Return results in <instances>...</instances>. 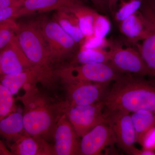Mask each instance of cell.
Instances as JSON below:
<instances>
[{
    "mask_svg": "<svg viewBox=\"0 0 155 155\" xmlns=\"http://www.w3.org/2000/svg\"><path fill=\"white\" fill-rule=\"evenodd\" d=\"M36 84L24 86L25 93L18 98L24 106L22 115L26 133L47 140L53 137L56 124L64 114L67 104L56 101L40 91Z\"/></svg>",
    "mask_w": 155,
    "mask_h": 155,
    "instance_id": "cell-1",
    "label": "cell"
},
{
    "mask_svg": "<svg viewBox=\"0 0 155 155\" xmlns=\"http://www.w3.org/2000/svg\"><path fill=\"white\" fill-rule=\"evenodd\" d=\"M142 77L124 74L114 81L103 100L105 118L118 110L129 113L144 110L155 114V81Z\"/></svg>",
    "mask_w": 155,
    "mask_h": 155,
    "instance_id": "cell-2",
    "label": "cell"
},
{
    "mask_svg": "<svg viewBox=\"0 0 155 155\" xmlns=\"http://www.w3.org/2000/svg\"><path fill=\"white\" fill-rule=\"evenodd\" d=\"M46 41L51 64L72 58L80 46L54 20L41 18L37 21Z\"/></svg>",
    "mask_w": 155,
    "mask_h": 155,
    "instance_id": "cell-3",
    "label": "cell"
},
{
    "mask_svg": "<svg viewBox=\"0 0 155 155\" xmlns=\"http://www.w3.org/2000/svg\"><path fill=\"white\" fill-rule=\"evenodd\" d=\"M16 35L25 55L34 65L50 68L48 48L37 22L18 24Z\"/></svg>",
    "mask_w": 155,
    "mask_h": 155,
    "instance_id": "cell-4",
    "label": "cell"
},
{
    "mask_svg": "<svg viewBox=\"0 0 155 155\" xmlns=\"http://www.w3.org/2000/svg\"><path fill=\"white\" fill-rule=\"evenodd\" d=\"M54 74L64 82L84 81L101 83H110L124 75L110 62L69 65L59 69Z\"/></svg>",
    "mask_w": 155,
    "mask_h": 155,
    "instance_id": "cell-5",
    "label": "cell"
},
{
    "mask_svg": "<svg viewBox=\"0 0 155 155\" xmlns=\"http://www.w3.org/2000/svg\"><path fill=\"white\" fill-rule=\"evenodd\" d=\"M104 107L103 101L89 105L67 106L64 114L78 135L82 137L97 125L107 122L104 114Z\"/></svg>",
    "mask_w": 155,
    "mask_h": 155,
    "instance_id": "cell-6",
    "label": "cell"
},
{
    "mask_svg": "<svg viewBox=\"0 0 155 155\" xmlns=\"http://www.w3.org/2000/svg\"><path fill=\"white\" fill-rule=\"evenodd\" d=\"M106 118L115 134L118 146L128 154L140 155L141 150L134 146L136 135L130 113L124 110H116L108 114Z\"/></svg>",
    "mask_w": 155,
    "mask_h": 155,
    "instance_id": "cell-7",
    "label": "cell"
},
{
    "mask_svg": "<svg viewBox=\"0 0 155 155\" xmlns=\"http://www.w3.org/2000/svg\"><path fill=\"white\" fill-rule=\"evenodd\" d=\"M109 51V62L121 73L140 77L152 76L137 49L110 44Z\"/></svg>",
    "mask_w": 155,
    "mask_h": 155,
    "instance_id": "cell-8",
    "label": "cell"
},
{
    "mask_svg": "<svg viewBox=\"0 0 155 155\" xmlns=\"http://www.w3.org/2000/svg\"><path fill=\"white\" fill-rule=\"evenodd\" d=\"M65 82L67 84V106L89 105L103 101L110 84L84 81Z\"/></svg>",
    "mask_w": 155,
    "mask_h": 155,
    "instance_id": "cell-9",
    "label": "cell"
},
{
    "mask_svg": "<svg viewBox=\"0 0 155 155\" xmlns=\"http://www.w3.org/2000/svg\"><path fill=\"white\" fill-rule=\"evenodd\" d=\"M139 11L145 20L147 33L141 43L136 44L137 50L155 77V8L150 0L144 1Z\"/></svg>",
    "mask_w": 155,
    "mask_h": 155,
    "instance_id": "cell-10",
    "label": "cell"
},
{
    "mask_svg": "<svg viewBox=\"0 0 155 155\" xmlns=\"http://www.w3.org/2000/svg\"><path fill=\"white\" fill-rule=\"evenodd\" d=\"M53 137L55 141L54 155H80V137L65 114L57 122Z\"/></svg>",
    "mask_w": 155,
    "mask_h": 155,
    "instance_id": "cell-11",
    "label": "cell"
},
{
    "mask_svg": "<svg viewBox=\"0 0 155 155\" xmlns=\"http://www.w3.org/2000/svg\"><path fill=\"white\" fill-rule=\"evenodd\" d=\"M114 131L107 122L94 127L81 137L80 155H99L106 147L116 143Z\"/></svg>",
    "mask_w": 155,
    "mask_h": 155,
    "instance_id": "cell-12",
    "label": "cell"
},
{
    "mask_svg": "<svg viewBox=\"0 0 155 155\" xmlns=\"http://www.w3.org/2000/svg\"><path fill=\"white\" fill-rule=\"evenodd\" d=\"M34 65L23 52L15 35L10 43L1 50V75L16 74L25 71Z\"/></svg>",
    "mask_w": 155,
    "mask_h": 155,
    "instance_id": "cell-13",
    "label": "cell"
},
{
    "mask_svg": "<svg viewBox=\"0 0 155 155\" xmlns=\"http://www.w3.org/2000/svg\"><path fill=\"white\" fill-rule=\"evenodd\" d=\"M52 75L51 68L35 65L19 73L1 75V84L14 95L25 85L35 84L38 81H48Z\"/></svg>",
    "mask_w": 155,
    "mask_h": 155,
    "instance_id": "cell-14",
    "label": "cell"
},
{
    "mask_svg": "<svg viewBox=\"0 0 155 155\" xmlns=\"http://www.w3.org/2000/svg\"><path fill=\"white\" fill-rule=\"evenodd\" d=\"M7 142L13 155H54V147H51L47 140L26 132Z\"/></svg>",
    "mask_w": 155,
    "mask_h": 155,
    "instance_id": "cell-15",
    "label": "cell"
},
{
    "mask_svg": "<svg viewBox=\"0 0 155 155\" xmlns=\"http://www.w3.org/2000/svg\"><path fill=\"white\" fill-rule=\"evenodd\" d=\"M78 0H25L21 2L14 19L31 14H41L63 8H70Z\"/></svg>",
    "mask_w": 155,
    "mask_h": 155,
    "instance_id": "cell-16",
    "label": "cell"
},
{
    "mask_svg": "<svg viewBox=\"0 0 155 155\" xmlns=\"http://www.w3.org/2000/svg\"><path fill=\"white\" fill-rule=\"evenodd\" d=\"M120 31L132 44L144 39L147 33L145 20L139 11L119 23Z\"/></svg>",
    "mask_w": 155,
    "mask_h": 155,
    "instance_id": "cell-17",
    "label": "cell"
},
{
    "mask_svg": "<svg viewBox=\"0 0 155 155\" xmlns=\"http://www.w3.org/2000/svg\"><path fill=\"white\" fill-rule=\"evenodd\" d=\"M55 11L53 19L81 46L85 37L81 30L77 17L69 8H63Z\"/></svg>",
    "mask_w": 155,
    "mask_h": 155,
    "instance_id": "cell-18",
    "label": "cell"
},
{
    "mask_svg": "<svg viewBox=\"0 0 155 155\" xmlns=\"http://www.w3.org/2000/svg\"><path fill=\"white\" fill-rule=\"evenodd\" d=\"M131 119L136 135V142L143 146L148 133L155 127V114L140 110L132 113Z\"/></svg>",
    "mask_w": 155,
    "mask_h": 155,
    "instance_id": "cell-19",
    "label": "cell"
},
{
    "mask_svg": "<svg viewBox=\"0 0 155 155\" xmlns=\"http://www.w3.org/2000/svg\"><path fill=\"white\" fill-rule=\"evenodd\" d=\"M0 132L7 141L13 140L26 132L22 114L19 112H14L1 120Z\"/></svg>",
    "mask_w": 155,
    "mask_h": 155,
    "instance_id": "cell-20",
    "label": "cell"
},
{
    "mask_svg": "<svg viewBox=\"0 0 155 155\" xmlns=\"http://www.w3.org/2000/svg\"><path fill=\"white\" fill-rule=\"evenodd\" d=\"M69 9L77 17L79 26L85 37L94 35V24L95 19L99 13L78 2Z\"/></svg>",
    "mask_w": 155,
    "mask_h": 155,
    "instance_id": "cell-21",
    "label": "cell"
},
{
    "mask_svg": "<svg viewBox=\"0 0 155 155\" xmlns=\"http://www.w3.org/2000/svg\"><path fill=\"white\" fill-rule=\"evenodd\" d=\"M110 53L104 49H80L73 58L70 65L105 63L109 62Z\"/></svg>",
    "mask_w": 155,
    "mask_h": 155,
    "instance_id": "cell-22",
    "label": "cell"
},
{
    "mask_svg": "<svg viewBox=\"0 0 155 155\" xmlns=\"http://www.w3.org/2000/svg\"><path fill=\"white\" fill-rule=\"evenodd\" d=\"M143 2L142 0H122L119 9L114 12L116 21L119 23L136 13L141 8Z\"/></svg>",
    "mask_w": 155,
    "mask_h": 155,
    "instance_id": "cell-23",
    "label": "cell"
},
{
    "mask_svg": "<svg viewBox=\"0 0 155 155\" xmlns=\"http://www.w3.org/2000/svg\"><path fill=\"white\" fill-rule=\"evenodd\" d=\"M13 95L8 89L0 84V119L8 116L14 110Z\"/></svg>",
    "mask_w": 155,
    "mask_h": 155,
    "instance_id": "cell-24",
    "label": "cell"
},
{
    "mask_svg": "<svg viewBox=\"0 0 155 155\" xmlns=\"http://www.w3.org/2000/svg\"><path fill=\"white\" fill-rule=\"evenodd\" d=\"M14 19L6 20L0 24V49L2 50L8 44L16 35L18 24Z\"/></svg>",
    "mask_w": 155,
    "mask_h": 155,
    "instance_id": "cell-25",
    "label": "cell"
},
{
    "mask_svg": "<svg viewBox=\"0 0 155 155\" xmlns=\"http://www.w3.org/2000/svg\"><path fill=\"white\" fill-rule=\"evenodd\" d=\"M111 29L110 22L107 17L98 14L94 24V35L99 38H105Z\"/></svg>",
    "mask_w": 155,
    "mask_h": 155,
    "instance_id": "cell-26",
    "label": "cell"
},
{
    "mask_svg": "<svg viewBox=\"0 0 155 155\" xmlns=\"http://www.w3.org/2000/svg\"><path fill=\"white\" fill-rule=\"evenodd\" d=\"M110 45V44L105 38H99L93 35L91 36L85 38L83 43L80 46V49H104Z\"/></svg>",
    "mask_w": 155,
    "mask_h": 155,
    "instance_id": "cell-27",
    "label": "cell"
},
{
    "mask_svg": "<svg viewBox=\"0 0 155 155\" xmlns=\"http://www.w3.org/2000/svg\"><path fill=\"white\" fill-rule=\"evenodd\" d=\"M22 2L17 1L12 5L0 9V22H5L10 19H14V16Z\"/></svg>",
    "mask_w": 155,
    "mask_h": 155,
    "instance_id": "cell-28",
    "label": "cell"
},
{
    "mask_svg": "<svg viewBox=\"0 0 155 155\" xmlns=\"http://www.w3.org/2000/svg\"><path fill=\"white\" fill-rule=\"evenodd\" d=\"M81 2H89L91 3L98 11L104 14L110 12L109 0H78Z\"/></svg>",
    "mask_w": 155,
    "mask_h": 155,
    "instance_id": "cell-29",
    "label": "cell"
},
{
    "mask_svg": "<svg viewBox=\"0 0 155 155\" xmlns=\"http://www.w3.org/2000/svg\"><path fill=\"white\" fill-rule=\"evenodd\" d=\"M17 2L16 0H0V9L12 5Z\"/></svg>",
    "mask_w": 155,
    "mask_h": 155,
    "instance_id": "cell-30",
    "label": "cell"
},
{
    "mask_svg": "<svg viewBox=\"0 0 155 155\" xmlns=\"http://www.w3.org/2000/svg\"><path fill=\"white\" fill-rule=\"evenodd\" d=\"M110 11L111 13L115 12L116 5L119 0H109Z\"/></svg>",
    "mask_w": 155,
    "mask_h": 155,
    "instance_id": "cell-31",
    "label": "cell"
},
{
    "mask_svg": "<svg viewBox=\"0 0 155 155\" xmlns=\"http://www.w3.org/2000/svg\"><path fill=\"white\" fill-rule=\"evenodd\" d=\"M155 155V152L154 151L150 149H146L143 150H141L140 155Z\"/></svg>",
    "mask_w": 155,
    "mask_h": 155,
    "instance_id": "cell-32",
    "label": "cell"
},
{
    "mask_svg": "<svg viewBox=\"0 0 155 155\" xmlns=\"http://www.w3.org/2000/svg\"><path fill=\"white\" fill-rule=\"evenodd\" d=\"M150 1L152 3V4H153V5L155 8V0H150Z\"/></svg>",
    "mask_w": 155,
    "mask_h": 155,
    "instance_id": "cell-33",
    "label": "cell"
},
{
    "mask_svg": "<svg viewBox=\"0 0 155 155\" xmlns=\"http://www.w3.org/2000/svg\"><path fill=\"white\" fill-rule=\"evenodd\" d=\"M17 1H19V2H23V1H25V0H16Z\"/></svg>",
    "mask_w": 155,
    "mask_h": 155,
    "instance_id": "cell-34",
    "label": "cell"
}]
</instances>
